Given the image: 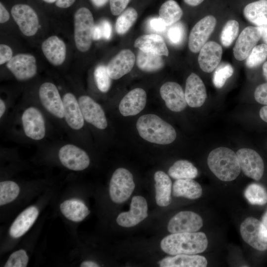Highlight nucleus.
<instances>
[{"label": "nucleus", "instance_id": "obj_17", "mask_svg": "<svg viewBox=\"0 0 267 267\" xmlns=\"http://www.w3.org/2000/svg\"><path fill=\"white\" fill-rule=\"evenodd\" d=\"M261 38V31L257 26H248L244 29L233 47L235 59L239 61L246 59Z\"/></svg>", "mask_w": 267, "mask_h": 267}, {"label": "nucleus", "instance_id": "obj_24", "mask_svg": "<svg viewBox=\"0 0 267 267\" xmlns=\"http://www.w3.org/2000/svg\"><path fill=\"white\" fill-rule=\"evenodd\" d=\"M42 51L48 61L54 66H59L65 61L66 47L64 42L56 36H52L42 44Z\"/></svg>", "mask_w": 267, "mask_h": 267}, {"label": "nucleus", "instance_id": "obj_52", "mask_svg": "<svg viewBox=\"0 0 267 267\" xmlns=\"http://www.w3.org/2000/svg\"><path fill=\"white\" fill-rule=\"evenodd\" d=\"M257 27L259 28L261 31V38L263 41L267 45V24L259 26Z\"/></svg>", "mask_w": 267, "mask_h": 267}, {"label": "nucleus", "instance_id": "obj_7", "mask_svg": "<svg viewBox=\"0 0 267 267\" xmlns=\"http://www.w3.org/2000/svg\"><path fill=\"white\" fill-rule=\"evenodd\" d=\"M21 121L25 134L29 138L40 140L44 138L46 133L44 117L40 110L36 107L29 106L24 110Z\"/></svg>", "mask_w": 267, "mask_h": 267}, {"label": "nucleus", "instance_id": "obj_29", "mask_svg": "<svg viewBox=\"0 0 267 267\" xmlns=\"http://www.w3.org/2000/svg\"><path fill=\"white\" fill-rule=\"evenodd\" d=\"M62 214L68 220L79 222L84 220L90 213L85 203L77 199L67 200L60 206Z\"/></svg>", "mask_w": 267, "mask_h": 267}, {"label": "nucleus", "instance_id": "obj_54", "mask_svg": "<svg viewBox=\"0 0 267 267\" xmlns=\"http://www.w3.org/2000/svg\"><path fill=\"white\" fill-rule=\"evenodd\" d=\"M81 267H98V265L92 261H84L80 265Z\"/></svg>", "mask_w": 267, "mask_h": 267}, {"label": "nucleus", "instance_id": "obj_60", "mask_svg": "<svg viewBox=\"0 0 267 267\" xmlns=\"http://www.w3.org/2000/svg\"><path fill=\"white\" fill-rule=\"evenodd\" d=\"M44 1L47 2V3H53L55 2L56 0H43Z\"/></svg>", "mask_w": 267, "mask_h": 267}, {"label": "nucleus", "instance_id": "obj_16", "mask_svg": "<svg viewBox=\"0 0 267 267\" xmlns=\"http://www.w3.org/2000/svg\"><path fill=\"white\" fill-rule=\"evenodd\" d=\"M148 206L145 199L141 196H134L131 201L130 210L120 213L117 218V223L123 227L136 225L147 216Z\"/></svg>", "mask_w": 267, "mask_h": 267}, {"label": "nucleus", "instance_id": "obj_50", "mask_svg": "<svg viewBox=\"0 0 267 267\" xmlns=\"http://www.w3.org/2000/svg\"><path fill=\"white\" fill-rule=\"evenodd\" d=\"M76 0H56L55 2V5L62 8H66L70 7Z\"/></svg>", "mask_w": 267, "mask_h": 267}, {"label": "nucleus", "instance_id": "obj_43", "mask_svg": "<svg viewBox=\"0 0 267 267\" xmlns=\"http://www.w3.org/2000/svg\"><path fill=\"white\" fill-rule=\"evenodd\" d=\"M29 261L26 251L23 249L16 251L11 254L4 267H25Z\"/></svg>", "mask_w": 267, "mask_h": 267}, {"label": "nucleus", "instance_id": "obj_19", "mask_svg": "<svg viewBox=\"0 0 267 267\" xmlns=\"http://www.w3.org/2000/svg\"><path fill=\"white\" fill-rule=\"evenodd\" d=\"M135 61V55L130 49L122 50L111 59L106 66L110 77L117 80L126 75L134 67Z\"/></svg>", "mask_w": 267, "mask_h": 267}, {"label": "nucleus", "instance_id": "obj_30", "mask_svg": "<svg viewBox=\"0 0 267 267\" xmlns=\"http://www.w3.org/2000/svg\"><path fill=\"white\" fill-rule=\"evenodd\" d=\"M202 194L201 185L193 179H177L173 185V195L175 197H183L196 199Z\"/></svg>", "mask_w": 267, "mask_h": 267}, {"label": "nucleus", "instance_id": "obj_14", "mask_svg": "<svg viewBox=\"0 0 267 267\" xmlns=\"http://www.w3.org/2000/svg\"><path fill=\"white\" fill-rule=\"evenodd\" d=\"M78 100L86 122L98 129L107 128L108 124L105 112L98 103L86 95L80 96Z\"/></svg>", "mask_w": 267, "mask_h": 267}, {"label": "nucleus", "instance_id": "obj_5", "mask_svg": "<svg viewBox=\"0 0 267 267\" xmlns=\"http://www.w3.org/2000/svg\"><path fill=\"white\" fill-rule=\"evenodd\" d=\"M134 188L132 173L126 169L118 168L113 173L110 181V198L114 203H123L131 196Z\"/></svg>", "mask_w": 267, "mask_h": 267}, {"label": "nucleus", "instance_id": "obj_27", "mask_svg": "<svg viewBox=\"0 0 267 267\" xmlns=\"http://www.w3.org/2000/svg\"><path fill=\"white\" fill-rule=\"evenodd\" d=\"M161 267H205L208 262L204 256L196 254H178L167 257L158 262Z\"/></svg>", "mask_w": 267, "mask_h": 267}, {"label": "nucleus", "instance_id": "obj_58", "mask_svg": "<svg viewBox=\"0 0 267 267\" xmlns=\"http://www.w3.org/2000/svg\"><path fill=\"white\" fill-rule=\"evenodd\" d=\"M263 72L264 76L267 81V61L265 62L263 65Z\"/></svg>", "mask_w": 267, "mask_h": 267}, {"label": "nucleus", "instance_id": "obj_42", "mask_svg": "<svg viewBox=\"0 0 267 267\" xmlns=\"http://www.w3.org/2000/svg\"><path fill=\"white\" fill-rule=\"evenodd\" d=\"M185 36V28L181 22H176L170 26L167 31L169 42L174 45H179L183 41Z\"/></svg>", "mask_w": 267, "mask_h": 267}, {"label": "nucleus", "instance_id": "obj_55", "mask_svg": "<svg viewBox=\"0 0 267 267\" xmlns=\"http://www.w3.org/2000/svg\"><path fill=\"white\" fill-rule=\"evenodd\" d=\"M188 5L190 6H197L201 3L204 0H183Z\"/></svg>", "mask_w": 267, "mask_h": 267}, {"label": "nucleus", "instance_id": "obj_25", "mask_svg": "<svg viewBox=\"0 0 267 267\" xmlns=\"http://www.w3.org/2000/svg\"><path fill=\"white\" fill-rule=\"evenodd\" d=\"M39 210L35 206H30L21 213L9 228V234L13 238L23 235L33 225L39 215Z\"/></svg>", "mask_w": 267, "mask_h": 267}, {"label": "nucleus", "instance_id": "obj_23", "mask_svg": "<svg viewBox=\"0 0 267 267\" xmlns=\"http://www.w3.org/2000/svg\"><path fill=\"white\" fill-rule=\"evenodd\" d=\"M62 99L64 108V118L67 124L72 129H81L84 126L85 120L78 100L71 92L65 93Z\"/></svg>", "mask_w": 267, "mask_h": 267}, {"label": "nucleus", "instance_id": "obj_45", "mask_svg": "<svg viewBox=\"0 0 267 267\" xmlns=\"http://www.w3.org/2000/svg\"><path fill=\"white\" fill-rule=\"evenodd\" d=\"M254 97L258 103L267 105V83L262 84L256 88Z\"/></svg>", "mask_w": 267, "mask_h": 267}, {"label": "nucleus", "instance_id": "obj_36", "mask_svg": "<svg viewBox=\"0 0 267 267\" xmlns=\"http://www.w3.org/2000/svg\"><path fill=\"white\" fill-rule=\"evenodd\" d=\"M137 13L133 7H129L123 11L116 20L115 29L119 35L126 33L135 22Z\"/></svg>", "mask_w": 267, "mask_h": 267}, {"label": "nucleus", "instance_id": "obj_2", "mask_svg": "<svg viewBox=\"0 0 267 267\" xmlns=\"http://www.w3.org/2000/svg\"><path fill=\"white\" fill-rule=\"evenodd\" d=\"M136 127L141 137L151 143L169 144L177 137L174 127L155 114L141 116L137 120Z\"/></svg>", "mask_w": 267, "mask_h": 267}, {"label": "nucleus", "instance_id": "obj_56", "mask_svg": "<svg viewBox=\"0 0 267 267\" xmlns=\"http://www.w3.org/2000/svg\"><path fill=\"white\" fill-rule=\"evenodd\" d=\"M6 111V104L3 100L1 98L0 99V118H1L2 117L4 114V113Z\"/></svg>", "mask_w": 267, "mask_h": 267}, {"label": "nucleus", "instance_id": "obj_15", "mask_svg": "<svg viewBox=\"0 0 267 267\" xmlns=\"http://www.w3.org/2000/svg\"><path fill=\"white\" fill-rule=\"evenodd\" d=\"M203 223L198 214L191 211H181L170 220L168 230L171 233L194 232L202 227Z\"/></svg>", "mask_w": 267, "mask_h": 267}, {"label": "nucleus", "instance_id": "obj_26", "mask_svg": "<svg viewBox=\"0 0 267 267\" xmlns=\"http://www.w3.org/2000/svg\"><path fill=\"white\" fill-rule=\"evenodd\" d=\"M134 46L147 53L168 56L169 51L163 39L155 34L144 35L137 38Z\"/></svg>", "mask_w": 267, "mask_h": 267}, {"label": "nucleus", "instance_id": "obj_22", "mask_svg": "<svg viewBox=\"0 0 267 267\" xmlns=\"http://www.w3.org/2000/svg\"><path fill=\"white\" fill-rule=\"evenodd\" d=\"M222 46L214 41L207 42L200 50L198 61L201 70L206 73L213 71L222 59Z\"/></svg>", "mask_w": 267, "mask_h": 267}, {"label": "nucleus", "instance_id": "obj_21", "mask_svg": "<svg viewBox=\"0 0 267 267\" xmlns=\"http://www.w3.org/2000/svg\"><path fill=\"white\" fill-rule=\"evenodd\" d=\"M184 94L187 105L193 108L201 106L207 98L204 84L201 79L194 73H192L186 79Z\"/></svg>", "mask_w": 267, "mask_h": 267}, {"label": "nucleus", "instance_id": "obj_33", "mask_svg": "<svg viewBox=\"0 0 267 267\" xmlns=\"http://www.w3.org/2000/svg\"><path fill=\"white\" fill-rule=\"evenodd\" d=\"M168 173L175 179H193L198 175V170L190 162L180 160L174 163Z\"/></svg>", "mask_w": 267, "mask_h": 267}, {"label": "nucleus", "instance_id": "obj_57", "mask_svg": "<svg viewBox=\"0 0 267 267\" xmlns=\"http://www.w3.org/2000/svg\"><path fill=\"white\" fill-rule=\"evenodd\" d=\"M92 3L97 7H101L105 4L108 0H91Z\"/></svg>", "mask_w": 267, "mask_h": 267}, {"label": "nucleus", "instance_id": "obj_8", "mask_svg": "<svg viewBox=\"0 0 267 267\" xmlns=\"http://www.w3.org/2000/svg\"><path fill=\"white\" fill-rule=\"evenodd\" d=\"M11 15L21 32L25 36L35 35L39 27V20L35 11L29 5L17 4L11 10Z\"/></svg>", "mask_w": 267, "mask_h": 267}, {"label": "nucleus", "instance_id": "obj_48", "mask_svg": "<svg viewBox=\"0 0 267 267\" xmlns=\"http://www.w3.org/2000/svg\"><path fill=\"white\" fill-rule=\"evenodd\" d=\"M100 27L103 38L106 40L110 39L112 35V26L107 20H102L99 24Z\"/></svg>", "mask_w": 267, "mask_h": 267}, {"label": "nucleus", "instance_id": "obj_6", "mask_svg": "<svg viewBox=\"0 0 267 267\" xmlns=\"http://www.w3.org/2000/svg\"><path fill=\"white\" fill-rule=\"evenodd\" d=\"M240 231L243 240L253 248L267 250V229L262 221L248 217L241 224Z\"/></svg>", "mask_w": 267, "mask_h": 267}, {"label": "nucleus", "instance_id": "obj_11", "mask_svg": "<svg viewBox=\"0 0 267 267\" xmlns=\"http://www.w3.org/2000/svg\"><path fill=\"white\" fill-rule=\"evenodd\" d=\"M236 155L241 170L247 177L259 180L264 172V163L260 155L250 148H241Z\"/></svg>", "mask_w": 267, "mask_h": 267}, {"label": "nucleus", "instance_id": "obj_49", "mask_svg": "<svg viewBox=\"0 0 267 267\" xmlns=\"http://www.w3.org/2000/svg\"><path fill=\"white\" fill-rule=\"evenodd\" d=\"M9 13L1 2L0 3V23H4L9 19Z\"/></svg>", "mask_w": 267, "mask_h": 267}, {"label": "nucleus", "instance_id": "obj_31", "mask_svg": "<svg viewBox=\"0 0 267 267\" xmlns=\"http://www.w3.org/2000/svg\"><path fill=\"white\" fill-rule=\"evenodd\" d=\"M245 18L259 26L267 24V0H259L248 4L244 7Z\"/></svg>", "mask_w": 267, "mask_h": 267}, {"label": "nucleus", "instance_id": "obj_47", "mask_svg": "<svg viewBox=\"0 0 267 267\" xmlns=\"http://www.w3.org/2000/svg\"><path fill=\"white\" fill-rule=\"evenodd\" d=\"M12 57L11 48L7 45H0V64L2 65L8 62Z\"/></svg>", "mask_w": 267, "mask_h": 267}, {"label": "nucleus", "instance_id": "obj_35", "mask_svg": "<svg viewBox=\"0 0 267 267\" xmlns=\"http://www.w3.org/2000/svg\"><path fill=\"white\" fill-rule=\"evenodd\" d=\"M244 196L248 202L254 205H264L267 203V191L262 185L253 183L245 189Z\"/></svg>", "mask_w": 267, "mask_h": 267}, {"label": "nucleus", "instance_id": "obj_28", "mask_svg": "<svg viewBox=\"0 0 267 267\" xmlns=\"http://www.w3.org/2000/svg\"><path fill=\"white\" fill-rule=\"evenodd\" d=\"M155 188V199L157 204L161 207L167 206L172 201V183L169 176L162 171L155 172L154 175Z\"/></svg>", "mask_w": 267, "mask_h": 267}, {"label": "nucleus", "instance_id": "obj_38", "mask_svg": "<svg viewBox=\"0 0 267 267\" xmlns=\"http://www.w3.org/2000/svg\"><path fill=\"white\" fill-rule=\"evenodd\" d=\"M238 22L234 20L228 21L223 26L220 35V41L225 47L229 46L237 37L239 32Z\"/></svg>", "mask_w": 267, "mask_h": 267}, {"label": "nucleus", "instance_id": "obj_59", "mask_svg": "<svg viewBox=\"0 0 267 267\" xmlns=\"http://www.w3.org/2000/svg\"><path fill=\"white\" fill-rule=\"evenodd\" d=\"M262 222L266 227V228L267 229V211L266 212V213L264 214L262 219Z\"/></svg>", "mask_w": 267, "mask_h": 267}, {"label": "nucleus", "instance_id": "obj_39", "mask_svg": "<svg viewBox=\"0 0 267 267\" xmlns=\"http://www.w3.org/2000/svg\"><path fill=\"white\" fill-rule=\"evenodd\" d=\"M267 58V45L265 44L256 45L246 58V66L250 68L256 67Z\"/></svg>", "mask_w": 267, "mask_h": 267}, {"label": "nucleus", "instance_id": "obj_12", "mask_svg": "<svg viewBox=\"0 0 267 267\" xmlns=\"http://www.w3.org/2000/svg\"><path fill=\"white\" fill-rule=\"evenodd\" d=\"M217 20L212 15H208L199 20L191 29L188 40V47L193 53L200 51L214 30Z\"/></svg>", "mask_w": 267, "mask_h": 267}, {"label": "nucleus", "instance_id": "obj_1", "mask_svg": "<svg viewBox=\"0 0 267 267\" xmlns=\"http://www.w3.org/2000/svg\"><path fill=\"white\" fill-rule=\"evenodd\" d=\"M208 241L202 232L172 233L161 241L160 246L171 255H194L203 252L207 248Z\"/></svg>", "mask_w": 267, "mask_h": 267}, {"label": "nucleus", "instance_id": "obj_3", "mask_svg": "<svg viewBox=\"0 0 267 267\" xmlns=\"http://www.w3.org/2000/svg\"><path fill=\"white\" fill-rule=\"evenodd\" d=\"M207 163L216 177L223 181L235 179L240 173L236 154L227 147H220L213 150L208 155Z\"/></svg>", "mask_w": 267, "mask_h": 267}, {"label": "nucleus", "instance_id": "obj_41", "mask_svg": "<svg viewBox=\"0 0 267 267\" xmlns=\"http://www.w3.org/2000/svg\"><path fill=\"white\" fill-rule=\"evenodd\" d=\"M94 78L98 89L102 92H107L111 87V81L107 67L99 65L94 71Z\"/></svg>", "mask_w": 267, "mask_h": 267}, {"label": "nucleus", "instance_id": "obj_37", "mask_svg": "<svg viewBox=\"0 0 267 267\" xmlns=\"http://www.w3.org/2000/svg\"><path fill=\"white\" fill-rule=\"evenodd\" d=\"M20 192L19 185L14 181L5 180L0 182V205L14 201Z\"/></svg>", "mask_w": 267, "mask_h": 267}, {"label": "nucleus", "instance_id": "obj_9", "mask_svg": "<svg viewBox=\"0 0 267 267\" xmlns=\"http://www.w3.org/2000/svg\"><path fill=\"white\" fill-rule=\"evenodd\" d=\"M39 96L42 105L48 113L56 118H64L63 99L54 84L48 82L42 84L39 89Z\"/></svg>", "mask_w": 267, "mask_h": 267}, {"label": "nucleus", "instance_id": "obj_40", "mask_svg": "<svg viewBox=\"0 0 267 267\" xmlns=\"http://www.w3.org/2000/svg\"><path fill=\"white\" fill-rule=\"evenodd\" d=\"M213 77V82L217 88H222L227 79L233 73L232 66L228 63L223 62L219 65L216 68Z\"/></svg>", "mask_w": 267, "mask_h": 267}, {"label": "nucleus", "instance_id": "obj_13", "mask_svg": "<svg viewBox=\"0 0 267 267\" xmlns=\"http://www.w3.org/2000/svg\"><path fill=\"white\" fill-rule=\"evenodd\" d=\"M6 67L15 78L20 81L33 78L37 72L36 58L30 54L15 55L6 63Z\"/></svg>", "mask_w": 267, "mask_h": 267}, {"label": "nucleus", "instance_id": "obj_34", "mask_svg": "<svg viewBox=\"0 0 267 267\" xmlns=\"http://www.w3.org/2000/svg\"><path fill=\"white\" fill-rule=\"evenodd\" d=\"M159 17L167 26L177 22L182 16V10L174 0H168L161 6L159 11Z\"/></svg>", "mask_w": 267, "mask_h": 267}, {"label": "nucleus", "instance_id": "obj_20", "mask_svg": "<svg viewBox=\"0 0 267 267\" xmlns=\"http://www.w3.org/2000/svg\"><path fill=\"white\" fill-rule=\"evenodd\" d=\"M147 95L141 88L130 91L121 100L119 110L123 116H134L140 113L145 107Z\"/></svg>", "mask_w": 267, "mask_h": 267}, {"label": "nucleus", "instance_id": "obj_4", "mask_svg": "<svg viewBox=\"0 0 267 267\" xmlns=\"http://www.w3.org/2000/svg\"><path fill=\"white\" fill-rule=\"evenodd\" d=\"M94 20L90 11L83 7L76 10L74 15V40L77 48L86 52L91 46Z\"/></svg>", "mask_w": 267, "mask_h": 267}, {"label": "nucleus", "instance_id": "obj_53", "mask_svg": "<svg viewBox=\"0 0 267 267\" xmlns=\"http://www.w3.org/2000/svg\"><path fill=\"white\" fill-rule=\"evenodd\" d=\"M260 118L267 123V105L263 106L260 111Z\"/></svg>", "mask_w": 267, "mask_h": 267}, {"label": "nucleus", "instance_id": "obj_44", "mask_svg": "<svg viewBox=\"0 0 267 267\" xmlns=\"http://www.w3.org/2000/svg\"><path fill=\"white\" fill-rule=\"evenodd\" d=\"M131 0H109L112 14L117 16L125 10Z\"/></svg>", "mask_w": 267, "mask_h": 267}, {"label": "nucleus", "instance_id": "obj_18", "mask_svg": "<svg viewBox=\"0 0 267 267\" xmlns=\"http://www.w3.org/2000/svg\"><path fill=\"white\" fill-rule=\"evenodd\" d=\"M160 93L166 106L170 110L179 112L186 107L187 104L185 94L178 84L173 82H166L160 88Z\"/></svg>", "mask_w": 267, "mask_h": 267}, {"label": "nucleus", "instance_id": "obj_51", "mask_svg": "<svg viewBox=\"0 0 267 267\" xmlns=\"http://www.w3.org/2000/svg\"><path fill=\"white\" fill-rule=\"evenodd\" d=\"M101 38H103V37L100 27L99 24L95 25L93 30L92 39L94 40H98Z\"/></svg>", "mask_w": 267, "mask_h": 267}, {"label": "nucleus", "instance_id": "obj_46", "mask_svg": "<svg viewBox=\"0 0 267 267\" xmlns=\"http://www.w3.org/2000/svg\"><path fill=\"white\" fill-rule=\"evenodd\" d=\"M148 25L150 29L157 32H164L167 27V25L160 17L151 18L149 21Z\"/></svg>", "mask_w": 267, "mask_h": 267}, {"label": "nucleus", "instance_id": "obj_32", "mask_svg": "<svg viewBox=\"0 0 267 267\" xmlns=\"http://www.w3.org/2000/svg\"><path fill=\"white\" fill-rule=\"evenodd\" d=\"M136 65L143 71L153 72L162 69L164 62L161 55L139 50L136 57Z\"/></svg>", "mask_w": 267, "mask_h": 267}, {"label": "nucleus", "instance_id": "obj_10", "mask_svg": "<svg viewBox=\"0 0 267 267\" xmlns=\"http://www.w3.org/2000/svg\"><path fill=\"white\" fill-rule=\"evenodd\" d=\"M58 158L61 163L69 170L80 171L87 169L90 159L87 153L73 144H66L58 151Z\"/></svg>", "mask_w": 267, "mask_h": 267}]
</instances>
